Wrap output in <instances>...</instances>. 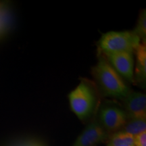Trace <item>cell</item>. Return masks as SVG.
Wrapping results in <instances>:
<instances>
[{
  "instance_id": "obj_1",
  "label": "cell",
  "mask_w": 146,
  "mask_h": 146,
  "mask_svg": "<svg viewBox=\"0 0 146 146\" xmlns=\"http://www.w3.org/2000/svg\"><path fill=\"white\" fill-rule=\"evenodd\" d=\"M92 74L98 89L104 96L123 100L131 91L102 53L98 63L92 68Z\"/></svg>"
},
{
  "instance_id": "obj_2",
  "label": "cell",
  "mask_w": 146,
  "mask_h": 146,
  "mask_svg": "<svg viewBox=\"0 0 146 146\" xmlns=\"http://www.w3.org/2000/svg\"><path fill=\"white\" fill-rule=\"evenodd\" d=\"M70 108L81 120L92 115L99 103L98 90L94 83L82 79L80 83L68 94Z\"/></svg>"
},
{
  "instance_id": "obj_3",
  "label": "cell",
  "mask_w": 146,
  "mask_h": 146,
  "mask_svg": "<svg viewBox=\"0 0 146 146\" xmlns=\"http://www.w3.org/2000/svg\"><path fill=\"white\" fill-rule=\"evenodd\" d=\"M139 37L133 31H110L102 35L99 41L100 53L104 55L114 53H133L141 44Z\"/></svg>"
},
{
  "instance_id": "obj_4",
  "label": "cell",
  "mask_w": 146,
  "mask_h": 146,
  "mask_svg": "<svg viewBox=\"0 0 146 146\" xmlns=\"http://www.w3.org/2000/svg\"><path fill=\"white\" fill-rule=\"evenodd\" d=\"M100 125L106 130L114 131L122 129L128 119L125 111L118 106L104 104L99 112Z\"/></svg>"
},
{
  "instance_id": "obj_5",
  "label": "cell",
  "mask_w": 146,
  "mask_h": 146,
  "mask_svg": "<svg viewBox=\"0 0 146 146\" xmlns=\"http://www.w3.org/2000/svg\"><path fill=\"white\" fill-rule=\"evenodd\" d=\"M104 56L106 58L111 66L122 78L129 82H133L135 67L133 54L114 53Z\"/></svg>"
},
{
  "instance_id": "obj_6",
  "label": "cell",
  "mask_w": 146,
  "mask_h": 146,
  "mask_svg": "<svg viewBox=\"0 0 146 146\" xmlns=\"http://www.w3.org/2000/svg\"><path fill=\"white\" fill-rule=\"evenodd\" d=\"M123 102L128 118H146V96L139 91H131Z\"/></svg>"
},
{
  "instance_id": "obj_7",
  "label": "cell",
  "mask_w": 146,
  "mask_h": 146,
  "mask_svg": "<svg viewBox=\"0 0 146 146\" xmlns=\"http://www.w3.org/2000/svg\"><path fill=\"white\" fill-rule=\"evenodd\" d=\"M108 137L106 131L97 121H94L85 128L72 146H96Z\"/></svg>"
},
{
  "instance_id": "obj_8",
  "label": "cell",
  "mask_w": 146,
  "mask_h": 146,
  "mask_svg": "<svg viewBox=\"0 0 146 146\" xmlns=\"http://www.w3.org/2000/svg\"><path fill=\"white\" fill-rule=\"evenodd\" d=\"M136 64L134 67L133 82L145 88L146 84V43H141L135 52Z\"/></svg>"
},
{
  "instance_id": "obj_9",
  "label": "cell",
  "mask_w": 146,
  "mask_h": 146,
  "mask_svg": "<svg viewBox=\"0 0 146 146\" xmlns=\"http://www.w3.org/2000/svg\"><path fill=\"white\" fill-rule=\"evenodd\" d=\"M120 131L130 134L133 137L145 132L146 131L145 119L129 118V120H127Z\"/></svg>"
},
{
  "instance_id": "obj_10",
  "label": "cell",
  "mask_w": 146,
  "mask_h": 146,
  "mask_svg": "<svg viewBox=\"0 0 146 146\" xmlns=\"http://www.w3.org/2000/svg\"><path fill=\"white\" fill-rule=\"evenodd\" d=\"M108 146H135L134 137L119 131L109 139Z\"/></svg>"
},
{
  "instance_id": "obj_11",
  "label": "cell",
  "mask_w": 146,
  "mask_h": 146,
  "mask_svg": "<svg viewBox=\"0 0 146 146\" xmlns=\"http://www.w3.org/2000/svg\"><path fill=\"white\" fill-rule=\"evenodd\" d=\"M11 25V16L8 7L0 3V37L6 33Z\"/></svg>"
},
{
  "instance_id": "obj_12",
  "label": "cell",
  "mask_w": 146,
  "mask_h": 146,
  "mask_svg": "<svg viewBox=\"0 0 146 146\" xmlns=\"http://www.w3.org/2000/svg\"><path fill=\"white\" fill-rule=\"evenodd\" d=\"M133 31L139 37L141 43H146V10L140 12L135 28Z\"/></svg>"
},
{
  "instance_id": "obj_13",
  "label": "cell",
  "mask_w": 146,
  "mask_h": 146,
  "mask_svg": "<svg viewBox=\"0 0 146 146\" xmlns=\"http://www.w3.org/2000/svg\"><path fill=\"white\" fill-rule=\"evenodd\" d=\"M135 146H146V131L134 136Z\"/></svg>"
},
{
  "instance_id": "obj_14",
  "label": "cell",
  "mask_w": 146,
  "mask_h": 146,
  "mask_svg": "<svg viewBox=\"0 0 146 146\" xmlns=\"http://www.w3.org/2000/svg\"><path fill=\"white\" fill-rule=\"evenodd\" d=\"M29 146H45L41 142L35 141V140H30Z\"/></svg>"
}]
</instances>
